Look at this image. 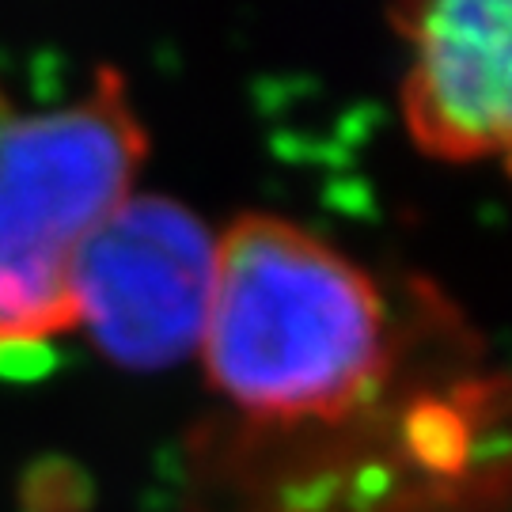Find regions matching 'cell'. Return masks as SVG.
I'll return each mask as SVG.
<instances>
[{
    "instance_id": "3957f363",
    "label": "cell",
    "mask_w": 512,
    "mask_h": 512,
    "mask_svg": "<svg viewBox=\"0 0 512 512\" xmlns=\"http://www.w3.org/2000/svg\"><path fill=\"white\" fill-rule=\"evenodd\" d=\"M217 239L171 198H126L76 258V323L114 365L156 372L202 346Z\"/></svg>"
},
{
    "instance_id": "7a4b0ae2",
    "label": "cell",
    "mask_w": 512,
    "mask_h": 512,
    "mask_svg": "<svg viewBox=\"0 0 512 512\" xmlns=\"http://www.w3.org/2000/svg\"><path fill=\"white\" fill-rule=\"evenodd\" d=\"M145 148L114 69L73 107L12 118L0 133V349L76 327V258L129 198Z\"/></svg>"
},
{
    "instance_id": "277c9868",
    "label": "cell",
    "mask_w": 512,
    "mask_h": 512,
    "mask_svg": "<svg viewBox=\"0 0 512 512\" xmlns=\"http://www.w3.org/2000/svg\"><path fill=\"white\" fill-rule=\"evenodd\" d=\"M512 0H395L410 38L403 114L437 160H486L509 148Z\"/></svg>"
},
{
    "instance_id": "6da1fadb",
    "label": "cell",
    "mask_w": 512,
    "mask_h": 512,
    "mask_svg": "<svg viewBox=\"0 0 512 512\" xmlns=\"http://www.w3.org/2000/svg\"><path fill=\"white\" fill-rule=\"evenodd\" d=\"M209 380L258 418H342L387 365V311L346 255L281 217L217 243L202 330Z\"/></svg>"
},
{
    "instance_id": "5b68a950",
    "label": "cell",
    "mask_w": 512,
    "mask_h": 512,
    "mask_svg": "<svg viewBox=\"0 0 512 512\" xmlns=\"http://www.w3.org/2000/svg\"><path fill=\"white\" fill-rule=\"evenodd\" d=\"M8 122H12V107H8V99H4V92H0V133L8 129Z\"/></svg>"
}]
</instances>
